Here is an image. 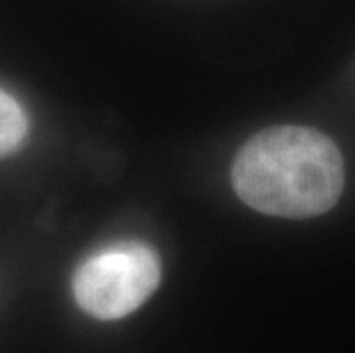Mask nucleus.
Masks as SVG:
<instances>
[{
  "instance_id": "nucleus-1",
  "label": "nucleus",
  "mask_w": 355,
  "mask_h": 353,
  "mask_svg": "<svg viewBox=\"0 0 355 353\" xmlns=\"http://www.w3.org/2000/svg\"><path fill=\"white\" fill-rule=\"evenodd\" d=\"M346 182L339 147L307 126H270L239 149L234 191L254 212L277 218H314L330 212Z\"/></svg>"
},
{
  "instance_id": "nucleus-2",
  "label": "nucleus",
  "mask_w": 355,
  "mask_h": 353,
  "mask_svg": "<svg viewBox=\"0 0 355 353\" xmlns=\"http://www.w3.org/2000/svg\"><path fill=\"white\" fill-rule=\"evenodd\" d=\"M161 282V261L149 246L119 243L92 255L73 275V298L96 319L135 312Z\"/></svg>"
},
{
  "instance_id": "nucleus-3",
  "label": "nucleus",
  "mask_w": 355,
  "mask_h": 353,
  "mask_svg": "<svg viewBox=\"0 0 355 353\" xmlns=\"http://www.w3.org/2000/svg\"><path fill=\"white\" fill-rule=\"evenodd\" d=\"M28 136V117L17 99L0 89V159L17 152Z\"/></svg>"
}]
</instances>
